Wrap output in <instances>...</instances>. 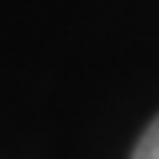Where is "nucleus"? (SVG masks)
Here are the masks:
<instances>
[{
    "mask_svg": "<svg viewBox=\"0 0 159 159\" xmlns=\"http://www.w3.org/2000/svg\"><path fill=\"white\" fill-rule=\"evenodd\" d=\"M133 159H159V117L146 127V133L140 136V143H136V149H133Z\"/></svg>",
    "mask_w": 159,
    "mask_h": 159,
    "instance_id": "f257e3e1",
    "label": "nucleus"
}]
</instances>
